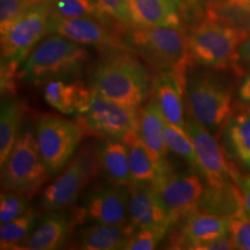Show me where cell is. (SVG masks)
<instances>
[{
  "label": "cell",
  "mask_w": 250,
  "mask_h": 250,
  "mask_svg": "<svg viewBox=\"0 0 250 250\" xmlns=\"http://www.w3.org/2000/svg\"><path fill=\"white\" fill-rule=\"evenodd\" d=\"M148 69L132 51L103 54L89 76V87L103 97L132 107H140L151 92Z\"/></svg>",
  "instance_id": "obj_1"
},
{
  "label": "cell",
  "mask_w": 250,
  "mask_h": 250,
  "mask_svg": "<svg viewBox=\"0 0 250 250\" xmlns=\"http://www.w3.org/2000/svg\"><path fill=\"white\" fill-rule=\"evenodd\" d=\"M89 51L65 36H45L21 63L20 81L45 84L55 80H76L90 62Z\"/></svg>",
  "instance_id": "obj_2"
},
{
  "label": "cell",
  "mask_w": 250,
  "mask_h": 250,
  "mask_svg": "<svg viewBox=\"0 0 250 250\" xmlns=\"http://www.w3.org/2000/svg\"><path fill=\"white\" fill-rule=\"evenodd\" d=\"M194 62L216 72L241 76L238 51L249 32L231 23L204 16L186 28Z\"/></svg>",
  "instance_id": "obj_3"
},
{
  "label": "cell",
  "mask_w": 250,
  "mask_h": 250,
  "mask_svg": "<svg viewBox=\"0 0 250 250\" xmlns=\"http://www.w3.org/2000/svg\"><path fill=\"white\" fill-rule=\"evenodd\" d=\"M221 72L209 69L188 72L186 85V106L219 139L236 105L233 83Z\"/></svg>",
  "instance_id": "obj_4"
},
{
  "label": "cell",
  "mask_w": 250,
  "mask_h": 250,
  "mask_svg": "<svg viewBox=\"0 0 250 250\" xmlns=\"http://www.w3.org/2000/svg\"><path fill=\"white\" fill-rule=\"evenodd\" d=\"M130 50L157 71L170 72L188 79L194 66L185 30L167 27L131 26L125 31Z\"/></svg>",
  "instance_id": "obj_5"
},
{
  "label": "cell",
  "mask_w": 250,
  "mask_h": 250,
  "mask_svg": "<svg viewBox=\"0 0 250 250\" xmlns=\"http://www.w3.org/2000/svg\"><path fill=\"white\" fill-rule=\"evenodd\" d=\"M49 177L39 152L36 134L31 130L22 131L1 168L2 190L32 198Z\"/></svg>",
  "instance_id": "obj_6"
},
{
  "label": "cell",
  "mask_w": 250,
  "mask_h": 250,
  "mask_svg": "<svg viewBox=\"0 0 250 250\" xmlns=\"http://www.w3.org/2000/svg\"><path fill=\"white\" fill-rule=\"evenodd\" d=\"M78 122L86 133L129 145L138 136L139 111L91 89L89 105L78 116Z\"/></svg>",
  "instance_id": "obj_7"
},
{
  "label": "cell",
  "mask_w": 250,
  "mask_h": 250,
  "mask_svg": "<svg viewBox=\"0 0 250 250\" xmlns=\"http://www.w3.org/2000/svg\"><path fill=\"white\" fill-rule=\"evenodd\" d=\"M85 134L79 122L47 115L38 119L36 142L50 177L58 175L67 166Z\"/></svg>",
  "instance_id": "obj_8"
},
{
  "label": "cell",
  "mask_w": 250,
  "mask_h": 250,
  "mask_svg": "<svg viewBox=\"0 0 250 250\" xmlns=\"http://www.w3.org/2000/svg\"><path fill=\"white\" fill-rule=\"evenodd\" d=\"M99 170L96 151L83 148L44 189L40 199L42 208L46 212L71 208Z\"/></svg>",
  "instance_id": "obj_9"
},
{
  "label": "cell",
  "mask_w": 250,
  "mask_h": 250,
  "mask_svg": "<svg viewBox=\"0 0 250 250\" xmlns=\"http://www.w3.org/2000/svg\"><path fill=\"white\" fill-rule=\"evenodd\" d=\"M187 131L194 144L200 174L212 188L230 183L238 184L241 176L236 165L227 156L219 138L201 125L186 107Z\"/></svg>",
  "instance_id": "obj_10"
},
{
  "label": "cell",
  "mask_w": 250,
  "mask_h": 250,
  "mask_svg": "<svg viewBox=\"0 0 250 250\" xmlns=\"http://www.w3.org/2000/svg\"><path fill=\"white\" fill-rule=\"evenodd\" d=\"M50 4L31 6L10 26L0 34L1 62L21 64L48 35Z\"/></svg>",
  "instance_id": "obj_11"
},
{
  "label": "cell",
  "mask_w": 250,
  "mask_h": 250,
  "mask_svg": "<svg viewBox=\"0 0 250 250\" xmlns=\"http://www.w3.org/2000/svg\"><path fill=\"white\" fill-rule=\"evenodd\" d=\"M201 174L193 172H170L158 179L152 188L174 224L197 210L205 190Z\"/></svg>",
  "instance_id": "obj_12"
},
{
  "label": "cell",
  "mask_w": 250,
  "mask_h": 250,
  "mask_svg": "<svg viewBox=\"0 0 250 250\" xmlns=\"http://www.w3.org/2000/svg\"><path fill=\"white\" fill-rule=\"evenodd\" d=\"M58 34L82 45L91 46L103 54L131 51L125 32L91 18H61L50 15L48 35Z\"/></svg>",
  "instance_id": "obj_13"
},
{
  "label": "cell",
  "mask_w": 250,
  "mask_h": 250,
  "mask_svg": "<svg viewBox=\"0 0 250 250\" xmlns=\"http://www.w3.org/2000/svg\"><path fill=\"white\" fill-rule=\"evenodd\" d=\"M129 187L111 184L92 190L75 211L78 224H129Z\"/></svg>",
  "instance_id": "obj_14"
},
{
  "label": "cell",
  "mask_w": 250,
  "mask_h": 250,
  "mask_svg": "<svg viewBox=\"0 0 250 250\" xmlns=\"http://www.w3.org/2000/svg\"><path fill=\"white\" fill-rule=\"evenodd\" d=\"M174 225H177V229L169 237L170 250H197L204 244L230 234V219L199 210H195Z\"/></svg>",
  "instance_id": "obj_15"
},
{
  "label": "cell",
  "mask_w": 250,
  "mask_h": 250,
  "mask_svg": "<svg viewBox=\"0 0 250 250\" xmlns=\"http://www.w3.org/2000/svg\"><path fill=\"white\" fill-rule=\"evenodd\" d=\"M186 78L170 72L157 71L152 77V99L167 123L187 131L184 96L186 95Z\"/></svg>",
  "instance_id": "obj_16"
},
{
  "label": "cell",
  "mask_w": 250,
  "mask_h": 250,
  "mask_svg": "<svg viewBox=\"0 0 250 250\" xmlns=\"http://www.w3.org/2000/svg\"><path fill=\"white\" fill-rule=\"evenodd\" d=\"M129 224L134 231L161 228L170 231L173 223L150 185L129 187Z\"/></svg>",
  "instance_id": "obj_17"
},
{
  "label": "cell",
  "mask_w": 250,
  "mask_h": 250,
  "mask_svg": "<svg viewBox=\"0 0 250 250\" xmlns=\"http://www.w3.org/2000/svg\"><path fill=\"white\" fill-rule=\"evenodd\" d=\"M78 224L75 211H48L18 250H55L62 248L72 227Z\"/></svg>",
  "instance_id": "obj_18"
},
{
  "label": "cell",
  "mask_w": 250,
  "mask_h": 250,
  "mask_svg": "<svg viewBox=\"0 0 250 250\" xmlns=\"http://www.w3.org/2000/svg\"><path fill=\"white\" fill-rule=\"evenodd\" d=\"M165 123L166 120L153 99L139 111L138 136L155 162L160 177L172 170L167 159L169 148L164 134Z\"/></svg>",
  "instance_id": "obj_19"
},
{
  "label": "cell",
  "mask_w": 250,
  "mask_h": 250,
  "mask_svg": "<svg viewBox=\"0 0 250 250\" xmlns=\"http://www.w3.org/2000/svg\"><path fill=\"white\" fill-rule=\"evenodd\" d=\"M221 136L228 158L250 171V104L241 101L236 103Z\"/></svg>",
  "instance_id": "obj_20"
},
{
  "label": "cell",
  "mask_w": 250,
  "mask_h": 250,
  "mask_svg": "<svg viewBox=\"0 0 250 250\" xmlns=\"http://www.w3.org/2000/svg\"><path fill=\"white\" fill-rule=\"evenodd\" d=\"M132 26L167 27L186 30L171 0H126Z\"/></svg>",
  "instance_id": "obj_21"
},
{
  "label": "cell",
  "mask_w": 250,
  "mask_h": 250,
  "mask_svg": "<svg viewBox=\"0 0 250 250\" xmlns=\"http://www.w3.org/2000/svg\"><path fill=\"white\" fill-rule=\"evenodd\" d=\"M91 88L82 81L55 80L45 83L46 103L64 115L83 114L89 105Z\"/></svg>",
  "instance_id": "obj_22"
},
{
  "label": "cell",
  "mask_w": 250,
  "mask_h": 250,
  "mask_svg": "<svg viewBox=\"0 0 250 250\" xmlns=\"http://www.w3.org/2000/svg\"><path fill=\"white\" fill-rule=\"evenodd\" d=\"M134 232L130 224H93L77 232L75 246L83 250H125Z\"/></svg>",
  "instance_id": "obj_23"
},
{
  "label": "cell",
  "mask_w": 250,
  "mask_h": 250,
  "mask_svg": "<svg viewBox=\"0 0 250 250\" xmlns=\"http://www.w3.org/2000/svg\"><path fill=\"white\" fill-rule=\"evenodd\" d=\"M95 151L99 169L111 184L124 187L132 185L128 145L104 138L98 144Z\"/></svg>",
  "instance_id": "obj_24"
},
{
  "label": "cell",
  "mask_w": 250,
  "mask_h": 250,
  "mask_svg": "<svg viewBox=\"0 0 250 250\" xmlns=\"http://www.w3.org/2000/svg\"><path fill=\"white\" fill-rule=\"evenodd\" d=\"M197 210L228 219L246 214L238 184L230 183L219 188L206 185Z\"/></svg>",
  "instance_id": "obj_25"
},
{
  "label": "cell",
  "mask_w": 250,
  "mask_h": 250,
  "mask_svg": "<svg viewBox=\"0 0 250 250\" xmlns=\"http://www.w3.org/2000/svg\"><path fill=\"white\" fill-rule=\"evenodd\" d=\"M24 105L16 96L2 99L0 109V168L8 160L18 139Z\"/></svg>",
  "instance_id": "obj_26"
},
{
  "label": "cell",
  "mask_w": 250,
  "mask_h": 250,
  "mask_svg": "<svg viewBox=\"0 0 250 250\" xmlns=\"http://www.w3.org/2000/svg\"><path fill=\"white\" fill-rule=\"evenodd\" d=\"M51 7V16L61 18H91L98 20L107 26L125 32L126 28L104 14L92 0H55Z\"/></svg>",
  "instance_id": "obj_27"
},
{
  "label": "cell",
  "mask_w": 250,
  "mask_h": 250,
  "mask_svg": "<svg viewBox=\"0 0 250 250\" xmlns=\"http://www.w3.org/2000/svg\"><path fill=\"white\" fill-rule=\"evenodd\" d=\"M205 16L231 23L250 34V0H208Z\"/></svg>",
  "instance_id": "obj_28"
},
{
  "label": "cell",
  "mask_w": 250,
  "mask_h": 250,
  "mask_svg": "<svg viewBox=\"0 0 250 250\" xmlns=\"http://www.w3.org/2000/svg\"><path fill=\"white\" fill-rule=\"evenodd\" d=\"M128 148L132 184L152 186L160 178V172L139 136L128 145Z\"/></svg>",
  "instance_id": "obj_29"
},
{
  "label": "cell",
  "mask_w": 250,
  "mask_h": 250,
  "mask_svg": "<svg viewBox=\"0 0 250 250\" xmlns=\"http://www.w3.org/2000/svg\"><path fill=\"white\" fill-rule=\"evenodd\" d=\"M39 215L36 209L30 208L24 214L1 224L0 250H19L20 246L34 232L38 223Z\"/></svg>",
  "instance_id": "obj_30"
},
{
  "label": "cell",
  "mask_w": 250,
  "mask_h": 250,
  "mask_svg": "<svg viewBox=\"0 0 250 250\" xmlns=\"http://www.w3.org/2000/svg\"><path fill=\"white\" fill-rule=\"evenodd\" d=\"M164 134L169 150L183 158L192 167L193 170L200 174L195 146L188 132L181 130L177 126L170 125L166 122Z\"/></svg>",
  "instance_id": "obj_31"
},
{
  "label": "cell",
  "mask_w": 250,
  "mask_h": 250,
  "mask_svg": "<svg viewBox=\"0 0 250 250\" xmlns=\"http://www.w3.org/2000/svg\"><path fill=\"white\" fill-rule=\"evenodd\" d=\"M31 197L15 192L3 191L0 196V224L24 214L30 208Z\"/></svg>",
  "instance_id": "obj_32"
},
{
  "label": "cell",
  "mask_w": 250,
  "mask_h": 250,
  "mask_svg": "<svg viewBox=\"0 0 250 250\" xmlns=\"http://www.w3.org/2000/svg\"><path fill=\"white\" fill-rule=\"evenodd\" d=\"M161 228H142L136 230L125 246V250H155L168 233Z\"/></svg>",
  "instance_id": "obj_33"
},
{
  "label": "cell",
  "mask_w": 250,
  "mask_h": 250,
  "mask_svg": "<svg viewBox=\"0 0 250 250\" xmlns=\"http://www.w3.org/2000/svg\"><path fill=\"white\" fill-rule=\"evenodd\" d=\"M104 14L116 21L118 23L129 28L132 21L128 11L126 0H92Z\"/></svg>",
  "instance_id": "obj_34"
},
{
  "label": "cell",
  "mask_w": 250,
  "mask_h": 250,
  "mask_svg": "<svg viewBox=\"0 0 250 250\" xmlns=\"http://www.w3.org/2000/svg\"><path fill=\"white\" fill-rule=\"evenodd\" d=\"M230 236L236 250H250V217L244 214L230 219Z\"/></svg>",
  "instance_id": "obj_35"
},
{
  "label": "cell",
  "mask_w": 250,
  "mask_h": 250,
  "mask_svg": "<svg viewBox=\"0 0 250 250\" xmlns=\"http://www.w3.org/2000/svg\"><path fill=\"white\" fill-rule=\"evenodd\" d=\"M184 21L185 27L195 23L205 16L208 0H171Z\"/></svg>",
  "instance_id": "obj_36"
},
{
  "label": "cell",
  "mask_w": 250,
  "mask_h": 250,
  "mask_svg": "<svg viewBox=\"0 0 250 250\" xmlns=\"http://www.w3.org/2000/svg\"><path fill=\"white\" fill-rule=\"evenodd\" d=\"M30 7L31 5L25 0H0V34Z\"/></svg>",
  "instance_id": "obj_37"
},
{
  "label": "cell",
  "mask_w": 250,
  "mask_h": 250,
  "mask_svg": "<svg viewBox=\"0 0 250 250\" xmlns=\"http://www.w3.org/2000/svg\"><path fill=\"white\" fill-rule=\"evenodd\" d=\"M20 67L21 64L18 63L1 62L0 87L2 99L17 95Z\"/></svg>",
  "instance_id": "obj_38"
},
{
  "label": "cell",
  "mask_w": 250,
  "mask_h": 250,
  "mask_svg": "<svg viewBox=\"0 0 250 250\" xmlns=\"http://www.w3.org/2000/svg\"><path fill=\"white\" fill-rule=\"evenodd\" d=\"M238 68L240 75L250 69V34L242 43L238 51Z\"/></svg>",
  "instance_id": "obj_39"
},
{
  "label": "cell",
  "mask_w": 250,
  "mask_h": 250,
  "mask_svg": "<svg viewBox=\"0 0 250 250\" xmlns=\"http://www.w3.org/2000/svg\"><path fill=\"white\" fill-rule=\"evenodd\" d=\"M236 250L231 236L226 235L222 238L208 242L200 246L197 250Z\"/></svg>",
  "instance_id": "obj_40"
},
{
  "label": "cell",
  "mask_w": 250,
  "mask_h": 250,
  "mask_svg": "<svg viewBox=\"0 0 250 250\" xmlns=\"http://www.w3.org/2000/svg\"><path fill=\"white\" fill-rule=\"evenodd\" d=\"M238 186L241 190L246 214L250 217V174H241Z\"/></svg>",
  "instance_id": "obj_41"
},
{
  "label": "cell",
  "mask_w": 250,
  "mask_h": 250,
  "mask_svg": "<svg viewBox=\"0 0 250 250\" xmlns=\"http://www.w3.org/2000/svg\"><path fill=\"white\" fill-rule=\"evenodd\" d=\"M238 98L243 103L250 104V72L242 81L238 88Z\"/></svg>",
  "instance_id": "obj_42"
},
{
  "label": "cell",
  "mask_w": 250,
  "mask_h": 250,
  "mask_svg": "<svg viewBox=\"0 0 250 250\" xmlns=\"http://www.w3.org/2000/svg\"><path fill=\"white\" fill-rule=\"evenodd\" d=\"M31 6L38 4H52L55 0H25Z\"/></svg>",
  "instance_id": "obj_43"
}]
</instances>
